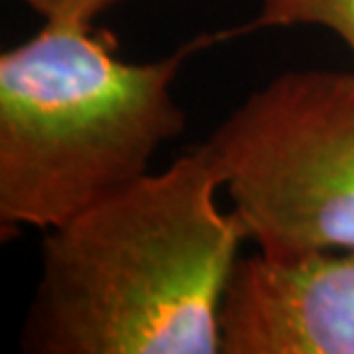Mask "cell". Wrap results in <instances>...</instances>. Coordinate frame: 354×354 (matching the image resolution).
<instances>
[{"label":"cell","instance_id":"1","mask_svg":"<svg viewBox=\"0 0 354 354\" xmlns=\"http://www.w3.org/2000/svg\"><path fill=\"white\" fill-rule=\"evenodd\" d=\"M212 145L44 230L26 354H221L223 292L249 239Z\"/></svg>","mask_w":354,"mask_h":354},{"label":"cell","instance_id":"2","mask_svg":"<svg viewBox=\"0 0 354 354\" xmlns=\"http://www.w3.org/2000/svg\"><path fill=\"white\" fill-rule=\"evenodd\" d=\"M205 32L152 62L118 58L92 24L44 19L0 55V225L51 230L150 173L184 129L173 83Z\"/></svg>","mask_w":354,"mask_h":354},{"label":"cell","instance_id":"3","mask_svg":"<svg viewBox=\"0 0 354 354\" xmlns=\"http://www.w3.org/2000/svg\"><path fill=\"white\" fill-rule=\"evenodd\" d=\"M207 143L260 253L354 251V72L276 76Z\"/></svg>","mask_w":354,"mask_h":354},{"label":"cell","instance_id":"4","mask_svg":"<svg viewBox=\"0 0 354 354\" xmlns=\"http://www.w3.org/2000/svg\"><path fill=\"white\" fill-rule=\"evenodd\" d=\"M218 327L221 354H354V251L239 258Z\"/></svg>","mask_w":354,"mask_h":354},{"label":"cell","instance_id":"5","mask_svg":"<svg viewBox=\"0 0 354 354\" xmlns=\"http://www.w3.org/2000/svg\"><path fill=\"white\" fill-rule=\"evenodd\" d=\"M317 26L336 35L354 58V0H260L258 14L242 30Z\"/></svg>","mask_w":354,"mask_h":354},{"label":"cell","instance_id":"6","mask_svg":"<svg viewBox=\"0 0 354 354\" xmlns=\"http://www.w3.org/2000/svg\"><path fill=\"white\" fill-rule=\"evenodd\" d=\"M41 19L92 24L99 14L115 7L122 0H24Z\"/></svg>","mask_w":354,"mask_h":354}]
</instances>
